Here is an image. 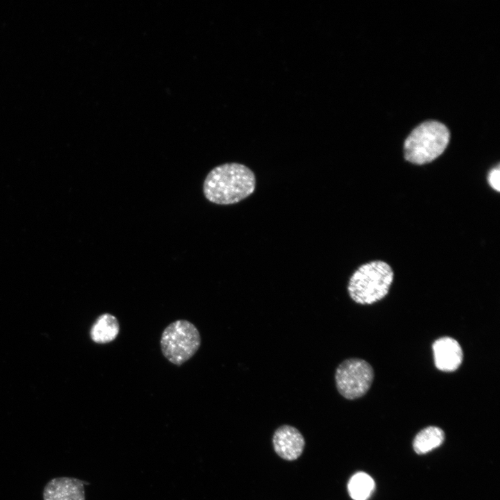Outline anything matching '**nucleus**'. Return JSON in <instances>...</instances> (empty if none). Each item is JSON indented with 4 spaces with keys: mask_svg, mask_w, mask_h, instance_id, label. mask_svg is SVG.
<instances>
[{
    "mask_svg": "<svg viewBox=\"0 0 500 500\" xmlns=\"http://www.w3.org/2000/svg\"><path fill=\"white\" fill-rule=\"evenodd\" d=\"M83 481L72 477H57L44 488V500H85Z\"/></svg>",
    "mask_w": 500,
    "mask_h": 500,
    "instance_id": "nucleus-8",
    "label": "nucleus"
},
{
    "mask_svg": "<svg viewBox=\"0 0 500 500\" xmlns=\"http://www.w3.org/2000/svg\"><path fill=\"white\" fill-rule=\"evenodd\" d=\"M256 188V176L244 165L228 162L211 169L203 184L204 197L218 205L235 204L250 196Z\"/></svg>",
    "mask_w": 500,
    "mask_h": 500,
    "instance_id": "nucleus-1",
    "label": "nucleus"
},
{
    "mask_svg": "<svg viewBox=\"0 0 500 500\" xmlns=\"http://www.w3.org/2000/svg\"><path fill=\"white\" fill-rule=\"evenodd\" d=\"M432 348L435 365L439 370L454 372L462 364V349L455 339L448 336L440 338L433 343Z\"/></svg>",
    "mask_w": 500,
    "mask_h": 500,
    "instance_id": "nucleus-6",
    "label": "nucleus"
},
{
    "mask_svg": "<svg viewBox=\"0 0 500 500\" xmlns=\"http://www.w3.org/2000/svg\"><path fill=\"white\" fill-rule=\"evenodd\" d=\"M444 433L439 427L428 426L421 430L413 440V449L417 454H425L442 444Z\"/></svg>",
    "mask_w": 500,
    "mask_h": 500,
    "instance_id": "nucleus-10",
    "label": "nucleus"
},
{
    "mask_svg": "<svg viewBox=\"0 0 500 500\" xmlns=\"http://www.w3.org/2000/svg\"><path fill=\"white\" fill-rule=\"evenodd\" d=\"M488 181L490 185L497 192L500 189V170L499 166L492 169L488 176Z\"/></svg>",
    "mask_w": 500,
    "mask_h": 500,
    "instance_id": "nucleus-12",
    "label": "nucleus"
},
{
    "mask_svg": "<svg viewBox=\"0 0 500 500\" xmlns=\"http://www.w3.org/2000/svg\"><path fill=\"white\" fill-rule=\"evenodd\" d=\"M347 488L353 500H367L374 490L375 483L369 474L360 472L351 476Z\"/></svg>",
    "mask_w": 500,
    "mask_h": 500,
    "instance_id": "nucleus-11",
    "label": "nucleus"
},
{
    "mask_svg": "<svg viewBox=\"0 0 500 500\" xmlns=\"http://www.w3.org/2000/svg\"><path fill=\"white\" fill-rule=\"evenodd\" d=\"M449 139L450 133L445 125L433 120L424 122L406 139L404 158L418 165L431 162L444 152Z\"/></svg>",
    "mask_w": 500,
    "mask_h": 500,
    "instance_id": "nucleus-3",
    "label": "nucleus"
},
{
    "mask_svg": "<svg viewBox=\"0 0 500 500\" xmlns=\"http://www.w3.org/2000/svg\"><path fill=\"white\" fill-rule=\"evenodd\" d=\"M119 332V324L115 316L103 313L99 316L91 327L92 340L97 344H107L116 339Z\"/></svg>",
    "mask_w": 500,
    "mask_h": 500,
    "instance_id": "nucleus-9",
    "label": "nucleus"
},
{
    "mask_svg": "<svg viewBox=\"0 0 500 500\" xmlns=\"http://www.w3.org/2000/svg\"><path fill=\"white\" fill-rule=\"evenodd\" d=\"M393 279L394 272L389 264L382 260L370 261L352 274L347 291L356 303L372 304L388 294Z\"/></svg>",
    "mask_w": 500,
    "mask_h": 500,
    "instance_id": "nucleus-2",
    "label": "nucleus"
},
{
    "mask_svg": "<svg viewBox=\"0 0 500 500\" xmlns=\"http://www.w3.org/2000/svg\"><path fill=\"white\" fill-rule=\"evenodd\" d=\"M276 453L287 460H294L302 453L305 441L302 434L294 427L283 425L278 427L273 437Z\"/></svg>",
    "mask_w": 500,
    "mask_h": 500,
    "instance_id": "nucleus-7",
    "label": "nucleus"
},
{
    "mask_svg": "<svg viewBox=\"0 0 500 500\" xmlns=\"http://www.w3.org/2000/svg\"><path fill=\"white\" fill-rule=\"evenodd\" d=\"M201 345V335L190 322L178 319L169 324L160 338L161 351L170 362L181 365L190 359Z\"/></svg>",
    "mask_w": 500,
    "mask_h": 500,
    "instance_id": "nucleus-4",
    "label": "nucleus"
},
{
    "mask_svg": "<svg viewBox=\"0 0 500 500\" xmlns=\"http://www.w3.org/2000/svg\"><path fill=\"white\" fill-rule=\"evenodd\" d=\"M374 369L363 359L351 358L343 360L336 368L335 381L338 392L347 399L364 396L374 380Z\"/></svg>",
    "mask_w": 500,
    "mask_h": 500,
    "instance_id": "nucleus-5",
    "label": "nucleus"
}]
</instances>
